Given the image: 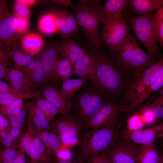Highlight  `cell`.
<instances>
[{
  "instance_id": "6da1fadb",
  "label": "cell",
  "mask_w": 163,
  "mask_h": 163,
  "mask_svg": "<svg viewBox=\"0 0 163 163\" xmlns=\"http://www.w3.org/2000/svg\"><path fill=\"white\" fill-rule=\"evenodd\" d=\"M89 50L94 55L95 62L89 81L99 91L107 98L112 99L118 94L122 87L123 73L102 51Z\"/></svg>"
},
{
  "instance_id": "7a4b0ae2",
  "label": "cell",
  "mask_w": 163,
  "mask_h": 163,
  "mask_svg": "<svg viewBox=\"0 0 163 163\" xmlns=\"http://www.w3.org/2000/svg\"><path fill=\"white\" fill-rule=\"evenodd\" d=\"M115 128L111 126L85 129L77 144V152L75 158L77 161L82 162L111 147L120 139Z\"/></svg>"
},
{
  "instance_id": "3957f363",
  "label": "cell",
  "mask_w": 163,
  "mask_h": 163,
  "mask_svg": "<svg viewBox=\"0 0 163 163\" xmlns=\"http://www.w3.org/2000/svg\"><path fill=\"white\" fill-rule=\"evenodd\" d=\"M100 0H78L74 5L76 10V19L78 27L94 50L102 51L100 24L102 23L98 8Z\"/></svg>"
},
{
  "instance_id": "277c9868",
  "label": "cell",
  "mask_w": 163,
  "mask_h": 163,
  "mask_svg": "<svg viewBox=\"0 0 163 163\" xmlns=\"http://www.w3.org/2000/svg\"><path fill=\"white\" fill-rule=\"evenodd\" d=\"M107 98L89 81L69 101L74 114L84 127L89 120L106 102Z\"/></svg>"
},
{
  "instance_id": "5b68a950",
  "label": "cell",
  "mask_w": 163,
  "mask_h": 163,
  "mask_svg": "<svg viewBox=\"0 0 163 163\" xmlns=\"http://www.w3.org/2000/svg\"><path fill=\"white\" fill-rule=\"evenodd\" d=\"M155 14L130 17L128 24L133 33L156 61L161 55L155 24Z\"/></svg>"
},
{
  "instance_id": "8992f818",
  "label": "cell",
  "mask_w": 163,
  "mask_h": 163,
  "mask_svg": "<svg viewBox=\"0 0 163 163\" xmlns=\"http://www.w3.org/2000/svg\"><path fill=\"white\" fill-rule=\"evenodd\" d=\"M103 23L101 40L113 53L130 34L129 25L122 13Z\"/></svg>"
},
{
  "instance_id": "52a82bcc",
  "label": "cell",
  "mask_w": 163,
  "mask_h": 163,
  "mask_svg": "<svg viewBox=\"0 0 163 163\" xmlns=\"http://www.w3.org/2000/svg\"><path fill=\"white\" fill-rule=\"evenodd\" d=\"M113 54L115 63L122 72L133 73L136 78L145 69L157 62L141 47L130 51L116 52Z\"/></svg>"
},
{
  "instance_id": "ba28073f",
  "label": "cell",
  "mask_w": 163,
  "mask_h": 163,
  "mask_svg": "<svg viewBox=\"0 0 163 163\" xmlns=\"http://www.w3.org/2000/svg\"><path fill=\"white\" fill-rule=\"evenodd\" d=\"M83 128L80 121L71 112L54 119L50 124V131L60 138L63 145L78 142Z\"/></svg>"
},
{
  "instance_id": "9c48e42d",
  "label": "cell",
  "mask_w": 163,
  "mask_h": 163,
  "mask_svg": "<svg viewBox=\"0 0 163 163\" xmlns=\"http://www.w3.org/2000/svg\"><path fill=\"white\" fill-rule=\"evenodd\" d=\"M124 106L112 101L105 103L87 123L84 128L97 129L107 126L116 127L120 119Z\"/></svg>"
},
{
  "instance_id": "30bf717a",
  "label": "cell",
  "mask_w": 163,
  "mask_h": 163,
  "mask_svg": "<svg viewBox=\"0 0 163 163\" xmlns=\"http://www.w3.org/2000/svg\"><path fill=\"white\" fill-rule=\"evenodd\" d=\"M163 70V57L145 69L129 85L122 102L129 105L150 85L152 80Z\"/></svg>"
},
{
  "instance_id": "8fae6325",
  "label": "cell",
  "mask_w": 163,
  "mask_h": 163,
  "mask_svg": "<svg viewBox=\"0 0 163 163\" xmlns=\"http://www.w3.org/2000/svg\"><path fill=\"white\" fill-rule=\"evenodd\" d=\"M120 138L109 149V163H138L139 146Z\"/></svg>"
},
{
  "instance_id": "7c38bea8",
  "label": "cell",
  "mask_w": 163,
  "mask_h": 163,
  "mask_svg": "<svg viewBox=\"0 0 163 163\" xmlns=\"http://www.w3.org/2000/svg\"><path fill=\"white\" fill-rule=\"evenodd\" d=\"M119 135L121 138L137 144L154 143L157 139L163 138V121L145 129L136 130L124 129L121 131Z\"/></svg>"
},
{
  "instance_id": "4fadbf2b",
  "label": "cell",
  "mask_w": 163,
  "mask_h": 163,
  "mask_svg": "<svg viewBox=\"0 0 163 163\" xmlns=\"http://www.w3.org/2000/svg\"><path fill=\"white\" fill-rule=\"evenodd\" d=\"M59 56L56 44L45 48L40 55L45 73L46 84L53 86L58 84L60 81L56 73Z\"/></svg>"
},
{
  "instance_id": "5bb4252c",
  "label": "cell",
  "mask_w": 163,
  "mask_h": 163,
  "mask_svg": "<svg viewBox=\"0 0 163 163\" xmlns=\"http://www.w3.org/2000/svg\"><path fill=\"white\" fill-rule=\"evenodd\" d=\"M57 32L64 39L72 37L76 38L79 36L76 18L69 12L60 10L53 12Z\"/></svg>"
},
{
  "instance_id": "9a60e30c",
  "label": "cell",
  "mask_w": 163,
  "mask_h": 163,
  "mask_svg": "<svg viewBox=\"0 0 163 163\" xmlns=\"http://www.w3.org/2000/svg\"><path fill=\"white\" fill-rule=\"evenodd\" d=\"M1 14L0 23V40L11 52V49L15 43L17 35L18 21L14 14L8 11Z\"/></svg>"
},
{
  "instance_id": "2e32d148",
  "label": "cell",
  "mask_w": 163,
  "mask_h": 163,
  "mask_svg": "<svg viewBox=\"0 0 163 163\" xmlns=\"http://www.w3.org/2000/svg\"><path fill=\"white\" fill-rule=\"evenodd\" d=\"M6 81L11 86L28 94L38 92L30 79L21 70L8 68Z\"/></svg>"
},
{
  "instance_id": "e0dca14e",
  "label": "cell",
  "mask_w": 163,
  "mask_h": 163,
  "mask_svg": "<svg viewBox=\"0 0 163 163\" xmlns=\"http://www.w3.org/2000/svg\"><path fill=\"white\" fill-rule=\"evenodd\" d=\"M45 99L51 103L63 115L71 112V104L69 101L63 97L55 87L47 84L40 87Z\"/></svg>"
},
{
  "instance_id": "ac0fdd59",
  "label": "cell",
  "mask_w": 163,
  "mask_h": 163,
  "mask_svg": "<svg viewBox=\"0 0 163 163\" xmlns=\"http://www.w3.org/2000/svg\"><path fill=\"white\" fill-rule=\"evenodd\" d=\"M65 39L56 44L58 52L62 58L68 59L74 65L87 53V50L69 38Z\"/></svg>"
},
{
  "instance_id": "d6986e66",
  "label": "cell",
  "mask_w": 163,
  "mask_h": 163,
  "mask_svg": "<svg viewBox=\"0 0 163 163\" xmlns=\"http://www.w3.org/2000/svg\"><path fill=\"white\" fill-rule=\"evenodd\" d=\"M163 5V0H129L127 8L136 15H144L152 14Z\"/></svg>"
},
{
  "instance_id": "ffe728a7",
  "label": "cell",
  "mask_w": 163,
  "mask_h": 163,
  "mask_svg": "<svg viewBox=\"0 0 163 163\" xmlns=\"http://www.w3.org/2000/svg\"><path fill=\"white\" fill-rule=\"evenodd\" d=\"M127 0H107L103 5H100L98 12L102 23L122 13L127 8Z\"/></svg>"
},
{
  "instance_id": "44dd1931",
  "label": "cell",
  "mask_w": 163,
  "mask_h": 163,
  "mask_svg": "<svg viewBox=\"0 0 163 163\" xmlns=\"http://www.w3.org/2000/svg\"><path fill=\"white\" fill-rule=\"evenodd\" d=\"M87 53L74 65L73 76L79 78H91L95 66V59L93 54L88 50Z\"/></svg>"
},
{
  "instance_id": "7402d4cb",
  "label": "cell",
  "mask_w": 163,
  "mask_h": 163,
  "mask_svg": "<svg viewBox=\"0 0 163 163\" xmlns=\"http://www.w3.org/2000/svg\"><path fill=\"white\" fill-rule=\"evenodd\" d=\"M47 153L55 158L57 154L63 146L60 138L56 134L50 131L44 130L37 133Z\"/></svg>"
},
{
  "instance_id": "603a6c76",
  "label": "cell",
  "mask_w": 163,
  "mask_h": 163,
  "mask_svg": "<svg viewBox=\"0 0 163 163\" xmlns=\"http://www.w3.org/2000/svg\"><path fill=\"white\" fill-rule=\"evenodd\" d=\"M29 158V163H52L55 159L47 153L37 134L33 142Z\"/></svg>"
},
{
  "instance_id": "cb8c5ba5",
  "label": "cell",
  "mask_w": 163,
  "mask_h": 163,
  "mask_svg": "<svg viewBox=\"0 0 163 163\" xmlns=\"http://www.w3.org/2000/svg\"><path fill=\"white\" fill-rule=\"evenodd\" d=\"M22 49L33 56L40 52L44 45L42 37L38 34L29 33L25 35L21 40Z\"/></svg>"
},
{
  "instance_id": "d4e9b609",
  "label": "cell",
  "mask_w": 163,
  "mask_h": 163,
  "mask_svg": "<svg viewBox=\"0 0 163 163\" xmlns=\"http://www.w3.org/2000/svg\"><path fill=\"white\" fill-rule=\"evenodd\" d=\"M161 156L154 143L140 145L138 163H160Z\"/></svg>"
},
{
  "instance_id": "484cf974",
  "label": "cell",
  "mask_w": 163,
  "mask_h": 163,
  "mask_svg": "<svg viewBox=\"0 0 163 163\" xmlns=\"http://www.w3.org/2000/svg\"><path fill=\"white\" fill-rule=\"evenodd\" d=\"M88 80L86 77L68 79L62 82L59 91L61 95L69 101Z\"/></svg>"
},
{
  "instance_id": "4316f807",
  "label": "cell",
  "mask_w": 163,
  "mask_h": 163,
  "mask_svg": "<svg viewBox=\"0 0 163 163\" xmlns=\"http://www.w3.org/2000/svg\"><path fill=\"white\" fill-rule=\"evenodd\" d=\"M33 56L24 50L14 47L11 51V57L14 63L16 69L22 70L25 68L34 59Z\"/></svg>"
},
{
  "instance_id": "83f0119b",
  "label": "cell",
  "mask_w": 163,
  "mask_h": 163,
  "mask_svg": "<svg viewBox=\"0 0 163 163\" xmlns=\"http://www.w3.org/2000/svg\"><path fill=\"white\" fill-rule=\"evenodd\" d=\"M74 65L66 58H62L59 59L56 66V73L59 80L63 82L71 78L73 76Z\"/></svg>"
},
{
  "instance_id": "f1b7e54d",
  "label": "cell",
  "mask_w": 163,
  "mask_h": 163,
  "mask_svg": "<svg viewBox=\"0 0 163 163\" xmlns=\"http://www.w3.org/2000/svg\"><path fill=\"white\" fill-rule=\"evenodd\" d=\"M35 98L38 106L43 112L50 124L55 117L61 113L60 111L48 101L43 98L40 93Z\"/></svg>"
},
{
  "instance_id": "f546056e",
  "label": "cell",
  "mask_w": 163,
  "mask_h": 163,
  "mask_svg": "<svg viewBox=\"0 0 163 163\" xmlns=\"http://www.w3.org/2000/svg\"><path fill=\"white\" fill-rule=\"evenodd\" d=\"M38 25L40 31L44 34L51 35L57 33L53 13L42 16L39 20Z\"/></svg>"
},
{
  "instance_id": "4dcf8cb0",
  "label": "cell",
  "mask_w": 163,
  "mask_h": 163,
  "mask_svg": "<svg viewBox=\"0 0 163 163\" xmlns=\"http://www.w3.org/2000/svg\"><path fill=\"white\" fill-rule=\"evenodd\" d=\"M27 130L21 137L19 142L21 143L26 153L29 156L33 140L37 135V133L28 119H27Z\"/></svg>"
},
{
  "instance_id": "1f68e13d",
  "label": "cell",
  "mask_w": 163,
  "mask_h": 163,
  "mask_svg": "<svg viewBox=\"0 0 163 163\" xmlns=\"http://www.w3.org/2000/svg\"><path fill=\"white\" fill-rule=\"evenodd\" d=\"M31 79L37 89L42 85L46 84L45 73L40 55L37 56L36 62Z\"/></svg>"
},
{
  "instance_id": "d6a6232c",
  "label": "cell",
  "mask_w": 163,
  "mask_h": 163,
  "mask_svg": "<svg viewBox=\"0 0 163 163\" xmlns=\"http://www.w3.org/2000/svg\"><path fill=\"white\" fill-rule=\"evenodd\" d=\"M156 93L146 105L151 108L156 119H163V87Z\"/></svg>"
},
{
  "instance_id": "836d02e7",
  "label": "cell",
  "mask_w": 163,
  "mask_h": 163,
  "mask_svg": "<svg viewBox=\"0 0 163 163\" xmlns=\"http://www.w3.org/2000/svg\"><path fill=\"white\" fill-rule=\"evenodd\" d=\"M24 109L26 111L30 112L37 117L44 130L50 131V124L43 113L38 106L36 102H26L24 105Z\"/></svg>"
},
{
  "instance_id": "e575fe53",
  "label": "cell",
  "mask_w": 163,
  "mask_h": 163,
  "mask_svg": "<svg viewBox=\"0 0 163 163\" xmlns=\"http://www.w3.org/2000/svg\"><path fill=\"white\" fill-rule=\"evenodd\" d=\"M155 24L158 41L161 49L163 48V5L155 14Z\"/></svg>"
},
{
  "instance_id": "d590c367",
  "label": "cell",
  "mask_w": 163,
  "mask_h": 163,
  "mask_svg": "<svg viewBox=\"0 0 163 163\" xmlns=\"http://www.w3.org/2000/svg\"><path fill=\"white\" fill-rule=\"evenodd\" d=\"M5 92L12 94L25 96L27 99L35 97L40 92L31 94L19 90L9 85L5 82L0 80V93Z\"/></svg>"
},
{
  "instance_id": "8d00e7d4",
  "label": "cell",
  "mask_w": 163,
  "mask_h": 163,
  "mask_svg": "<svg viewBox=\"0 0 163 163\" xmlns=\"http://www.w3.org/2000/svg\"><path fill=\"white\" fill-rule=\"evenodd\" d=\"M17 155V149L13 145L5 149H1L0 163H14Z\"/></svg>"
},
{
  "instance_id": "74e56055",
  "label": "cell",
  "mask_w": 163,
  "mask_h": 163,
  "mask_svg": "<svg viewBox=\"0 0 163 163\" xmlns=\"http://www.w3.org/2000/svg\"><path fill=\"white\" fill-rule=\"evenodd\" d=\"M24 107L23 100H18L8 104L1 106L0 114L7 117L13 115L14 112L16 109Z\"/></svg>"
},
{
  "instance_id": "f35d334b",
  "label": "cell",
  "mask_w": 163,
  "mask_h": 163,
  "mask_svg": "<svg viewBox=\"0 0 163 163\" xmlns=\"http://www.w3.org/2000/svg\"><path fill=\"white\" fill-rule=\"evenodd\" d=\"M14 12L15 16L29 20L30 16V10L29 6L16 1L14 5Z\"/></svg>"
},
{
  "instance_id": "ab89813d",
  "label": "cell",
  "mask_w": 163,
  "mask_h": 163,
  "mask_svg": "<svg viewBox=\"0 0 163 163\" xmlns=\"http://www.w3.org/2000/svg\"><path fill=\"white\" fill-rule=\"evenodd\" d=\"M145 122L139 113L131 116L127 121L128 129L136 130L142 129L145 124Z\"/></svg>"
},
{
  "instance_id": "60d3db41",
  "label": "cell",
  "mask_w": 163,
  "mask_h": 163,
  "mask_svg": "<svg viewBox=\"0 0 163 163\" xmlns=\"http://www.w3.org/2000/svg\"><path fill=\"white\" fill-rule=\"evenodd\" d=\"M140 48V46L134 37L130 34L118 50L115 52L130 51Z\"/></svg>"
},
{
  "instance_id": "b9f144b4",
  "label": "cell",
  "mask_w": 163,
  "mask_h": 163,
  "mask_svg": "<svg viewBox=\"0 0 163 163\" xmlns=\"http://www.w3.org/2000/svg\"><path fill=\"white\" fill-rule=\"evenodd\" d=\"M27 99L25 96L5 92L0 93L1 106L5 105L20 99Z\"/></svg>"
},
{
  "instance_id": "7bdbcfd3",
  "label": "cell",
  "mask_w": 163,
  "mask_h": 163,
  "mask_svg": "<svg viewBox=\"0 0 163 163\" xmlns=\"http://www.w3.org/2000/svg\"><path fill=\"white\" fill-rule=\"evenodd\" d=\"M109 149H106L100 154L79 163H109L108 156Z\"/></svg>"
},
{
  "instance_id": "ee69618b",
  "label": "cell",
  "mask_w": 163,
  "mask_h": 163,
  "mask_svg": "<svg viewBox=\"0 0 163 163\" xmlns=\"http://www.w3.org/2000/svg\"><path fill=\"white\" fill-rule=\"evenodd\" d=\"M18 21L17 32L18 35L24 33L29 26V20L17 17Z\"/></svg>"
},
{
  "instance_id": "f6af8a7d",
  "label": "cell",
  "mask_w": 163,
  "mask_h": 163,
  "mask_svg": "<svg viewBox=\"0 0 163 163\" xmlns=\"http://www.w3.org/2000/svg\"><path fill=\"white\" fill-rule=\"evenodd\" d=\"M17 155L14 163H26L25 152L21 142L19 141L17 145Z\"/></svg>"
},
{
  "instance_id": "bcb514c9",
  "label": "cell",
  "mask_w": 163,
  "mask_h": 163,
  "mask_svg": "<svg viewBox=\"0 0 163 163\" xmlns=\"http://www.w3.org/2000/svg\"><path fill=\"white\" fill-rule=\"evenodd\" d=\"M36 60L37 56H35L33 60L25 68L21 70L31 81V77L35 66Z\"/></svg>"
},
{
  "instance_id": "7dc6e473",
  "label": "cell",
  "mask_w": 163,
  "mask_h": 163,
  "mask_svg": "<svg viewBox=\"0 0 163 163\" xmlns=\"http://www.w3.org/2000/svg\"><path fill=\"white\" fill-rule=\"evenodd\" d=\"M9 125L8 119L0 114V133L6 132L9 127Z\"/></svg>"
},
{
  "instance_id": "c3c4849f",
  "label": "cell",
  "mask_w": 163,
  "mask_h": 163,
  "mask_svg": "<svg viewBox=\"0 0 163 163\" xmlns=\"http://www.w3.org/2000/svg\"><path fill=\"white\" fill-rule=\"evenodd\" d=\"M10 127L21 129V125L18 121L16 116L12 115L7 117Z\"/></svg>"
},
{
  "instance_id": "681fc988",
  "label": "cell",
  "mask_w": 163,
  "mask_h": 163,
  "mask_svg": "<svg viewBox=\"0 0 163 163\" xmlns=\"http://www.w3.org/2000/svg\"><path fill=\"white\" fill-rule=\"evenodd\" d=\"M7 66L5 64L0 62V80L6 81L8 69Z\"/></svg>"
},
{
  "instance_id": "f907efd6",
  "label": "cell",
  "mask_w": 163,
  "mask_h": 163,
  "mask_svg": "<svg viewBox=\"0 0 163 163\" xmlns=\"http://www.w3.org/2000/svg\"><path fill=\"white\" fill-rule=\"evenodd\" d=\"M8 133L13 139L18 137L21 133V129L11 127L9 128Z\"/></svg>"
},
{
  "instance_id": "816d5d0a",
  "label": "cell",
  "mask_w": 163,
  "mask_h": 163,
  "mask_svg": "<svg viewBox=\"0 0 163 163\" xmlns=\"http://www.w3.org/2000/svg\"><path fill=\"white\" fill-rule=\"evenodd\" d=\"M54 2L57 4L69 8L75 11L76 10L74 5L72 3L71 0H57L54 1Z\"/></svg>"
},
{
  "instance_id": "f5cc1de1",
  "label": "cell",
  "mask_w": 163,
  "mask_h": 163,
  "mask_svg": "<svg viewBox=\"0 0 163 163\" xmlns=\"http://www.w3.org/2000/svg\"><path fill=\"white\" fill-rule=\"evenodd\" d=\"M14 139L10 136L6 139H1V141L2 144L7 148L13 145H12Z\"/></svg>"
},
{
  "instance_id": "db71d44e",
  "label": "cell",
  "mask_w": 163,
  "mask_h": 163,
  "mask_svg": "<svg viewBox=\"0 0 163 163\" xmlns=\"http://www.w3.org/2000/svg\"><path fill=\"white\" fill-rule=\"evenodd\" d=\"M27 114L26 112L23 108L16 116L18 121L21 125L24 123Z\"/></svg>"
},
{
  "instance_id": "11a10c76",
  "label": "cell",
  "mask_w": 163,
  "mask_h": 163,
  "mask_svg": "<svg viewBox=\"0 0 163 163\" xmlns=\"http://www.w3.org/2000/svg\"><path fill=\"white\" fill-rule=\"evenodd\" d=\"M18 1L28 6L34 5L37 2V1L35 0H18Z\"/></svg>"
},
{
  "instance_id": "9f6ffc18",
  "label": "cell",
  "mask_w": 163,
  "mask_h": 163,
  "mask_svg": "<svg viewBox=\"0 0 163 163\" xmlns=\"http://www.w3.org/2000/svg\"><path fill=\"white\" fill-rule=\"evenodd\" d=\"M52 163H77L76 161H69L55 158Z\"/></svg>"
},
{
  "instance_id": "6f0895ef",
  "label": "cell",
  "mask_w": 163,
  "mask_h": 163,
  "mask_svg": "<svg viewBox=\"0 0 163 163\" xmlns=\"http://www.w3.org/2000/svg\"><path fill=\"white\" fill-rule=\"evenodd\" d=\"M1 139H6L8 137H9L11 136L9 134L8 132H3L0 133Z\"/></svg>"
},
{
  "instance_id": "680465c9",
  "label": "cell",
  "mask_w": 163,
  "mask_h": 163,
  "mask_svg": "<svg viewBox=\"0 0 163 163\" xmlns=\"http://www.w3.org/2000/svg\"><path fill=\"white\" fill-rule=\"evenodd\" d=\"M161 160L160 163H163V156L161 155Z\"/></svg>"
},
{
  "instance_id": "91938a15",
  "label": "cell",
  "mask_w": 163,
  "mask_h": 163,
  "mask_svg": "<svg viewBox=\"0 0 163 163\" xmlns=\"http://www.w3.org/2000/svg\"><path fill=\"white\" fill-rule=\"evenodd\" d=\"M161 155L163 156V152L162 153V154H161Z\"/></svg>"
},
{
  "instance_id": "94428289",
  "label": "cell",
  "mask_w": 163,
  "mask_h": 163,
  "mask_svg": "<svg viewBox=\"0 0 163 163\" xmlns=\"http://www.w3.org/2000/svg\"><path fill=\"white\" fill-rule=\"evenodd\" d=\"M28 163H29L28 162Z\"/></svg>"
}]
</instances>
